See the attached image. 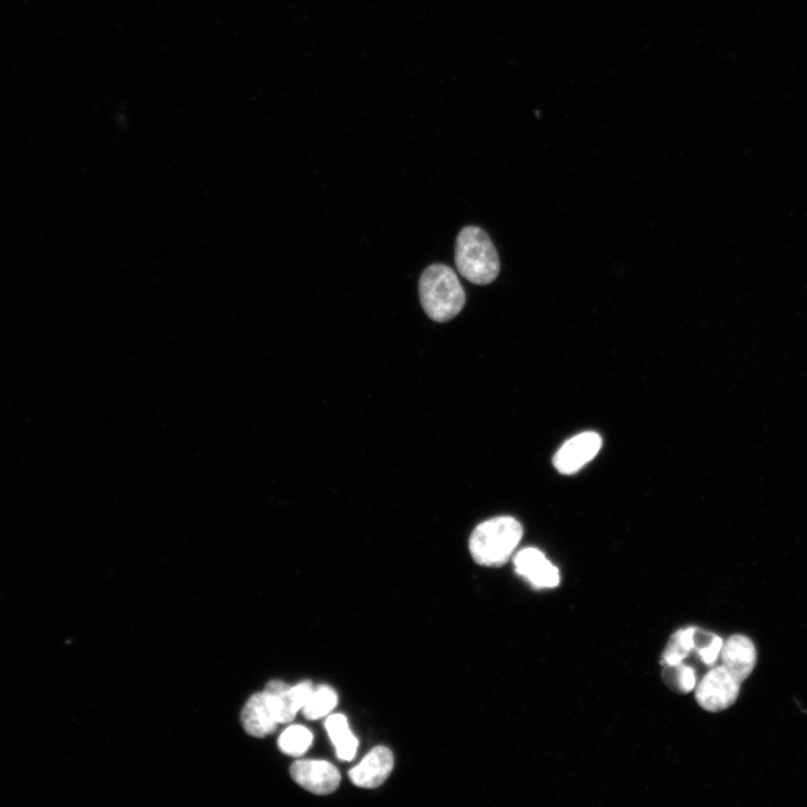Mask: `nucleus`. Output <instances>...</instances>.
<instances>
[{"mask_svg": "<svg viewBox=\"0 0 807 807\" xmlns=\"http://www.w3.org/2000/svg\"><path fill=\"white\" fill-rule=\"evenodd\" d=\"M666 683L675 692L690 693L696 686V675L692 668L678 664L668 666L663 674Z\"/></svg>", "mask_w": 807, "mask_h": 807, "instance_id": "obj_16", "label": "nucleus"}, {"mask_svg": "<svg viewBox=\"0 0 807 807\" xmlns=\"http://www.w3.org/2000/svg\"><path fill=\"white\" fill-rule=\"evenodd\" d=\"M601 445L602 440L598 433H581L566 442L555 454L554 467L560 474L573 475L594 459Z\"/></svg>", "mask_w": 807, "mask_h": 807, "instance_id": "obj_6", "label": "nucleus"}, {"mask_svg": "<svg viewBox=\"0 0 807 807\" xmlns=\"http://www.w3.org/2000/svg\"><path fill=\"white\" fill-rule=\"evenodd\" d=\"M314 742L312 732L306 727L292 726L280 737L279 747L289 755H302L306 753Z\"/></svg>", "mask_w": 807, "mask_h": 807, "instance_id": "obj_15", "label": "nucleus"}, {"mask_svg": "<svg viewBox=\"0 0 807 807\" xmlns=\"http://www.w3.org/2000/svg\"><path fill=\"white\" fill-rule=\"evenodd\" d=\"M456 265L462 276L476 285H488L500 273L498 252L488 234L479 227L464 228L456 243Z\"/></svg>", "mask_w": 807, "mask_h": 807, "instance_id": "obj_3", "label": "nucleus"}, {"mask_svg": "<svg viewBox=\"0 0 807 807\" xmlns=\"http://www.w3.org/2000/svg\"><path fill=\"white\" fill-rule=\"evenodd\" d=\"M241 724L250 736L261 738L273 734L280 725L276 697L265 690L252 695L242 709Z\"/></svg>", "mask_w": 807, "mask_h": 807, "instance_id": "obj_5", "label": "nucleus"}, {"mask_svg": "<svg viewBox=\"0 0 807 807\" xmlns=\"http://www.w3.org/2000/svg\"><path fill=\"white\" fill-rule=\"evenodd\" d=\"M694 632L691 627L674 634L663 653V663L668 666L682 664L690 652L694 650Z\"/></svg>", "mask_w": 807, "mask_h": 807, "instance_id": "obj_14", "label": "nucleus"}, {"mask_svg": "<svg viewBox=\"0 0 807 807\" xmlns=\"http://www.w3.org/2000/svg\"><path fill=\"white\" fill-rule=\"evenodd\" d=\"M515 568L520 576L536 589H552L560 584V572L536 548L522 549L515 558Z\"/></svg>", "mask_w": 807, "mask_h": 807, "instance_id": "obj_8", "label": "nucleus"}, {"mask_svg": "<svg viewBox=\"0 0 807 807\" xmlns=\"http://www.w3.org/2000/svg\"><path fill=\"white\" fill-rule=\"evenodd\" d=\"M724 640L717 636L714 641L705 648L697 651L700 659L705 666H714L721 653Z\"/></svg>", "mask_w": 807, "mask_h": 807, "instance_id": "obj_17", "label": "nucleus"}, {"mask_svg": "<svg viewBox=\"0 0 807 807\" xmlns=\"http://www.w3.org/2000/svg\"><path fill=\"white\" fill-rule=\"evenodd\" d=\"M523 537V526L510 516L491 519L474 531L469 548L476 564L498 568L507 565Z\"/></svg>", "mask_w": 807, "mask_h": 807, "instance_id": "obj_2", "label": "nucleus"}, {"mask_svg": "<svg viewBox=\"0 0 807 807\" xmlns=\"http://www.w3.org/2000/svg\"><path fill=\"white\" fill-rule=\"evenodd\" d=\"M337 704L338 695L334 690L323 685L312 691L302 712L307 719L318 720L332 713Z\"/></svg>", "mask_w": 807, "mask_h": 807, "instance_id": "obj_13", "label": "nucleus"}, {"mask_svg": "<svg viewBox=\"0 0 807 807\" xmlns=\"http://www.w3.org/2000/svg\"><path fill=\"white\" fill-rule=\"evenodd\" d=\"M741 682L721 666L712 670L698 683L695 698L705 712L721 713L732 706L740 693Z\"/></svg>", "mask_w": 807, "mask_h": 807, "instance_id": "obj_4", "label": "nucleus"}, {"mask_svg": "<svg viewBox=\"0 0 807 807\" xmlns=\"http://www.w3.org/2000/svg\"><path fill=\"white\" fill-rule=\"evenodd\" d=\"M289 772L296 784L317 795L336 792L341 782L338 769L325 761H298L291 766Z\"/></svg>", "mask_w": 807, "mask_h": 807, "instance_id": "obj_7", "label": "nucleus"}, {"mask_svg": "<svg viewBox=\"0 0 807 807\" xmlns=\"http://www.w3.org/2000/svg\"><path fill=\"white\" fill-rule=\"evenodd\" d=\"M723 666L741 683L746 681L757 663V651L753 643L746 636H731L721 649Z\"/></svg>", "mask_w": 807, "mask_h": 807, "instance_id": "obj_10", "label": "nucleus"}, {"mask_svg": "<svg viewBox=\"0 0 807 807\" xmlns=\"http://www.w3.org/2000/svg\"><path fill=\"white\" fill-rule=\"evenodd\" d=\"M326 729L333 742L340 761L351 762L359 749V739L351 732L343 715H332L326 721Z\"/></svg>", "mask_w": 807, "mask_h": 807, "instance_id": "obj_12", "label": "nucleus"}, {"mask_svg": "<svg viewBox=\"0 0 807 807\" xmlns=\"http://www.w3.org/2000/svg\"><path fill=\"white\" fill-rule=\"evenodd\" d=\"M314 690L315 687L310 682H302L296 686H289L282 681H272L265 689L277 700L280 724L293 721L296 714L306 705Z\"/></svg>", "mask_w": 807, "mask_h": 807, "instance_id": "obj_11", "label": "nucleus"}, {"mask_svg": "<svg viewBox=\"0 0 807 807\" xmlns=\"http://www.w3.org/2000/svg\"><path fill=\"white\" fill-rule=\"evenodd\" d=\"M394 769L393 752L383 746L374 748L360 765L349 772L353 784L362 788H377L383 785Z\"/></svg>", "mask_w": 807, "mask_h": 807, "instance_id": "obj_9", "label": "nucleus"}, {"mask_svg": "<svg viewBox=\"0 0 807 807\" xmlns=\"http://www.w3.org/2000/svg\"><path fill=\"white\" fill-rule=\"evenodd\" d=\"M424 312L437 323L458 317L466 306L467 295L456 274L443 264L428 268L419 284Z\"/></svg>", "mask_w": 807, "mask_h": 807, "instance_id": "obj_1", "label": "nucleus"}]
</instances>
